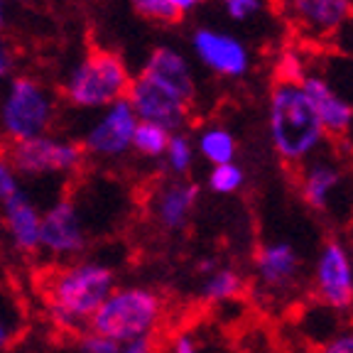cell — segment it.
Wrapping results in <instances>:
<instances>
[{
	"label": "cell",
	"instance_id": "cell-1",
	"mask_svg": "<svg viewBox=\"0 0 353 353\" xmlns=\"http://www.w3.org/2000/svg\"><path fill=\"white\" fill-rule=\"evenodd\" d=\"M113 285V270L94 260H81L57 270L47 277L44 287L52 324L59 331L81 336L83 331H88V321L96 314V309L116 290Z\"/></svg>",
	"mask_w": 353,
	"mask_h": 353
},
{
	"label": "cell",
	"instance_id": "cell-2",
	"mask_svg": "<svg viewBox=\"0 0 353 353\" xmlns=\"http://www.w3.org/2000/svg\"><path fill=\"white\" fill-rule=\"evenodd\" d=\"M268 132L275 154L287 165H304L321 150L326 132L299 83H275L268 99Z\"/></svg>",
	"mask_w": 353,
	"mask_h": 353
},
{
	"label": "cell",
	"instance_id": "cell-3",
	"mask_svg": "<svg viewBox=\"0 0 353 353\" xmlns=\"http://www.w3.org/2000/svg\"><path fill=\"white\" fill-rule=\"evenodd\" d=\"M162 319V299L148 287H123L103 299L88 321V331L116 343L150 339Z\"/></svg>",
	"mask_w": 353,
	"mask_h": 353
},
{
	"label": "cell",
	"instance_id": "cell-4",
	"mask_svg": "<svg viewBox=\"0 0 353 353\" xmlns=\"http://www.w3.org/2000/svg\"><path fill=\"white\" fill-rule=\"evenodd\" d=\"M132 74L123 57L113 52H91L69 69L61 86L66 103L83 110H103L125 99Z\"/></svg>",
	"mask_w": 353,
	"mask_h": 353
},
{
	"label": "cell",
	"instance_id": "cell-5",
	"mask_svg": "<svg viewBox=\"0 0 353 353\" xmlns=\"http://www.w3.org/2000/svg\"><path fill=\"white\" fill-rule=\"evenodd\" d=\"M54 96L44 83L30 77H17L8 86L0 105V128L10 143L47 135L54 121Z\"/></svg>",
	"mask_w": 353,
	"mask_h": 353
},
{
	"label": "cell",
	"instance_id": "cell-6",
	"mask_svg": "<svg viewBox=\"0 0 353 353\" xmlns=\"http://www.w3.org/2000/svg\"><path fill=\"white\" fill-rule=\"evenodd\" d=\"M83 157H86V152L79 143L52 138V135L8 143L6 150V160L10 162L15 174L25 176L77 172L83 165Z\"/></svg>",
	"mask_w": 353,
	"mask_h": 353
},
{
	"label": "cell",
	"instance_id": "cell-7",
	"mask_svg": "<svg viewBox=\"0 0 353 353\" xmlns=\"http://www.w3.org/2000/svg\"><path fill=\"white\" fill-rule=\"evenodd\" d=\"M192 52L199 64L221 79H243L253 66L248 44L223 30L196 28L192 34Z\"/></svg>",
	"mask_w": 353,
	"mask_h": 353
},
{
	"label": "cell",
	"instance_id": "cell-8",
	"mask_svg": "<svg viewBox=\"0 0 353 353\" xmlns=\"http://www.w3.org/2000/svg\"><path fill=\"white\" fill-rule=\"evenodd\" d=\"M135 128H138V118L128 101L121 99L105 105L101 116L86 128L81 148L83 152L101 157V160H116L130 150Z\"/></svg>",
	"mask_w": 353,
	"mask_h": 353
},
{
	"label": "cell",
	"instance_id": "cell-9",
	"mask_svg": "<svg viewBox=\"0 0 353 353\" xmlns=\"http://www.w3.org/2000/svg\"><path fill=\"white\" fill-rule=\"evenodd\" d=\"M125 101L138 121L154 123V125L165 128L167 132H184V128L189 123L192 105L167 94L165 88H160L157 83L145 79L143 74L132 77Z\"/></svg>",
	"mask_w": 353,
	"mask_h": 353
},
{
	"label": "cell",
	"instance_id": "cell-10",
	"mask_svg": "<svg viewBox=\"0 0 353 353\" xmlns=\"http://www.w3.org/2000/svg\"><path fill=\"white\" fill-rule=\"evenodd\" d=\"M314 294L329 309L353 304V258L341 241H329L314 263Z\"/></svg>",
	"mask_w": 353,
	"mask_h": 353
},
{
	"label": "cell",
	"instance_id": "cell-11",
	"mask_svg": "<svg viewBox=\"0 0 353 353\" xmlns=\"http://www.w3.org/2000/svg\"><path fill=\"white\" fill-rule=\"evenodd\" d=\"M287 20L299 37L329 42L353 17V0H282Z\"/></svg>",
	"mask_w": 353,
	"mask_h": 353
},
{
	"label": "cell",
	"instance_id": "cell-12",
	"mask_svg": "<svg viewBox=\"0 0 353 353\" xmlns=\"http://www.w3.org/2000/svg\"><path fill=\"white\" fill-rule=\"evenodd\" d=\"M86 245V233L79 209L72 199H57L54 204L42 214V226H39V248L57 258H69L77 255Z\"/></svg>",
	"mask_w": 353,
	"mask_h": 353
},
{
	"label": "cell",
	"instance_id": "cell-13",
	"mask_svg": "<svg viewBox=\"0 0 353 353\" xmlns=\"http://www.w3.org/2000/svg\"><path fill=\"white\" fill-rule=\"evenodd\" d=\"M299 88L307 96L309 105L314 108L316 118H319L321 128L326 135L334 138H346L348 130L353 125V103L346 96L339 91L324 74L307 72V77L302 79Z\"/></svg>",
	"mask_w": 353,
	"mask_h": 353
},
{
	"label": "cell",
	"instance_id": "cell-14",
	"mask_svg": "<svg viewBox=\"0 0 353 353\" xmlns=\"http://www.w3.org/2000/svg\"><path fill=\"white\" fill-rule=\"evenodd\" d=\"M140 74L189 105L196 96V79H194L192 64L182 52L170 47V44H162V47L150 52Z\"/></svg>",
	"mask_w": 353,
	"mask_h": 353
},
{
	"label": "cell",
	"instance_id": "cell-15",
	"mask_svg": "<svg viewBox=\"0 0 353 353\" xmlns=\"http://www.w3.org/2000/svg\"><path fill=\"white\" fill-rule=\"evenodd\" d=\"M299 270H302V260L292 243H265L255 253V277L268 292H282L287 287H292L299 277Z\"/></svg>",
	"mask_w": 353,
	"mask_h": 353
},
{
	"label": "cell",
	"instance_id": "cell-16",
	"mask_svg": "<svg viewBox=\"0 0 353 353\" xmlns=\"http://www.w3.org/2000/svg\"><path fill=\"white\" fill-rule=\"evenodd\" d=\"M3 219H6L10 241L20 253H34L39 250V226H42V211L32 204L28 194L17 189L8 201L0 204Z\"/></svg>",
	"mask_w": 353,
	"mask_h": 353
},
{
	"label": "cell",
	"instance_id": "cell-17",
	"mask_svg": "<svg viewBox=\"0 0 353 353\" xmlns=\"http://www.w3.org/2000/svg\"><path fill=\"white\" fill-rule=\"evenodd\" d=\"M346 172L341 165L331 160H309V165L302 170V179H299V192L307 206L314 211H326L336 201L339 192L343 187Z\"/></svg>",
	"mask_w": 353,
	"mask_h": 353
},
{
	"label": "cell",
	"instance_id": "cell-18",
	"mask_svg": "<svg viewBox=\"0 0 353 353\" xmlns=\"http://www.w3.org/2000/svg\"><path fill=\"white\" fill-rule=\"evenodd\" d=\"M199 189L196 184L187 179H172L162 184V189L154 194V216L160 221V226L167 231H179L187 226L189 216L196 206Z\"/></svg>",
	"mask_w": 353,
	"mask_h": 353
},
{
	"label": "cell",
	"instance_id": "cell-19",
	"mask_svg": "<svg viewBox=\"0 0 353 353\" xmlns=\"http://www.w3.org/2000/svg\"><path fill=\"white\" fill-rule=\"evenodd\" d=\"M194 148H196V154H201L211 167L236 162V154H238L236 135L223 125L201 128L196 140H194Z\"/></svg>",
	"mask_w": 353,
	"mask_h": 353
},
{
	"label": "cell",
	"instance_id": "cell-20",
	"mask_svg": "<svg viewBox=\"0 0 353 353\" xmlns=\"http://www.w3.org/2000/svg\"><path fill=\"white\" fill-rule=\"evenodd\" d=\"M243 292V277L231 268H219L211 275H206L201 285V297L211 304H226L233 302Z\"/></svg>",
	"mask_w": 353,
	"mask_h": 353
},
{
	"label": "cell",
	"instance_id": "cell-21",
	"mask_svg": "<svg viewBox=\"0 0 353 353\" xmlns=\"http://www.w3.org/2000/svg\"><path fill=\"white\" fill-rule=\"evenodd\" d=\"M170 135L172 132H167L165 128H160V125H154V123L138 121V128L132 132L130 150H135L145 160H162L167 143H170Z\"/></svg>",
	"mask_w": 353,
	"mask_h": 353
},
{
	"label": "cell",
	"instance_id": "cell-22",
	"mask_svg": "<svg viewBox=\"0 0 353 353\" xmlns=\"http://www.w3.org/2000/svg\"><path fill=\"white\" fill-rule=\"evenodd\" d=\"M162 160H165L167 170L174 172V174H179V179H182V176L192 170L194 160H196L194 140L189 138L187 132H172L165 154H162Z\"/></svg>",
	"mask_w": 353,
	"mask_h": 353
},
{
	"label": "cell",
	"instance_id": "cell-23",
	"mask_svg": "<svg viewBox=\"0 0 353 353\" xmlns=\"http://www.w3.org/2000/svg\"><path fill=\"white\" fill-rule=\"evenodd\" d=\"M209 189L214 194H236L238 189L245 184V172L236 162H228V165H216L209 172Z\"/></svg>",
	"mask_w": 353,
	"mask_h": 353
},
{
	"label": "cell",
	"instance_id": "cell-24",
	"mask_svg": "<svg viewBox=\"0 0 353 353\" xmlns=\"http://www.w3.org/2000/svg\"><path fill=\"white\" fill-rule=\"evenodd\" d=\"M130 3L140 15L148 17V20H152V22L167 25V22H174L176 17H179L174 10H172L170 0H130Z\"/></svg>",
	"mask_w": 353,
	"mask_h": 353
},
{
	"label": "cell",
	"instance_id": "cell-25",
	"mask_svg": "<svg viewBox=\"0 0 353 353\" xmlns=\"http://www.w3.org/2000/svg\"><path fill=\"white\" fill-rule=\"evenodd\" d=\"M307 77L302 59L294 52H287L277 61V83H302V79Z\"/></svg>",
	"mask_w": 353,
	"mask_h": 353
},
{
	"label": "cell",
	"instance_id": "cell-26",
	"mask_svg": "<svg viewBox=\"0 0 353 353\" xmlns=\"http://www.w3.org/2000/svg\"><path fill=\"white\" fill-rule=\"evenodd\" d=\"M221 3H223V10L228 12V17L236 22L250 20L265 8V0H221Z\"/></svg>",
	"mask_w": 353,
	"mask_h": 353
},
{
	"label": "cell",
	"instance_id": "cell-27",
	"mask_svg": "<svg viewBox=\"0 0 353 353\" xmlns=\"http://www.w3.org/2000/svg\"><path fill=\"white\" fill-rule=\"evenodd\" d=\"M79 348H81V353H118L121 343L110 341L101 334H94V331H83L79 336Z\"/></svg>",
	"mask_w": 353,
	"mask_h": 353
},
{
	"label": "cell",
	"instance_id": "cell-28",
	"mask_svg": "<svg viewBox=\"0 0 353 353\" xmlns=\"http://www.w3.org/2000/svg\"><path fill=\"white\" fill-rule=\"evenodd\" d=\"M17 189H20V182H17L15 170H12L10 162L0 154V204H3V201H8V199H10Z\"/></svg>",
	"mask_w": 353,
	"mask_h": 353
},
{
	"label": "cell",
	"instance_id": "cell-29",
	"mask_svg": "<svg viewBox=\"0 0 353 353\" xmlns=\"http://www.w3.org/2000/svg\"><path fill=\"white\" fill-rule=\"evenodd\" d=\"M17 336V324L15 314L6 307V302H0V351H6Z\"/></svg>",
	"mask_w": 353,
	"mask_h": 353
},
{
	"label": "cell",
	"instance_id": "cell-30",
	"mask_svg": "<svg viewBox=\"0 0 353 353\" xmlns=\"http://www.w3.org/2000/svg\"><path fill=\"white\" fill-rule=\"evenodd\" d=\"M331 42H334V47H336L343 57L353 59V17L339 30L336 34H334V37H331Z\"/></svg>",
	"mask_w": 353,
	"mask_h": 353
},
{
	"label": "cell",
	"instance_id": "cell-31",
	"mask_svg": "<svg viewBox=\"0 0 353 353\" xmlns=\"http://www.w3.org/2000/svg\"><path fill=\"white\" fill-rule=\"evenodd\" d=\"M319 353H353V331L334 336Z\"/></svg>",
	"mask_w": 353,
	"mask_h": 353
},
{
	"label": "cell",
	"instance_id": "cell-32",
	"mask_svg": "<svg viewBox=\"0 0 353 353\" xmlns=\"http://www.w3.org/2000/svg\"><path fill=\"white\" fill-rule=\"evenodd\" d=\"M12 66H15V54H12L10 44L0 37V79L10 77Z\"/></svg>",
	"mask_w": 353,
	"mask_h": 353
},
{
	"label": "cell",
	"instance_id": "cell-33",
	"mask_svg": "<svg viewBox=\"0 0 353 353\" xmlns=\"http://www.w3.org/2000/svg\"><path fill=\"white\" fill-rule=\"evenodd\" d=\"M170 353H199V343L192 334H179L172 343Z\"/></svg>",
	"mask_w": 353,
	"mask_h": 353
},
{
	"label": "cell",
	"instance_id": "cell-34",
	"mask_svg": "<svg viewBox=\"0 0 353 353\" xmlns=\"http://www.w3.org/2000/svg\"><path fill=\"white\" fill-rule=\"evenodd\" d=\"M118 353H154V346L150 339H138V341L123 343Z\"/></svg>",
	"mask_w": 353,
	"mask_h": 353
},
{
	"label": "cell",
	"instance_id": "cell-35",
	"mask_svg": "<svg viewBox=\"0 0 353 353\" xmlns=\"http://www.w3.org/2000/svg\"><path fill=\"white\" fill-rule=\"evenodd\" d=\"M201 3H206V0H170L172 10L176 12V15H184V12H192L196 10Z\"/></svg>",
	"mask_w": 353,
	"mask_h": 353
},
{
	"label": "cell",
	"instance_id": "cell-36",
	"mask_svg": "<svg viewBox=\"0 0 353 353\" xmlns=\"http://www.w3.org/2000/svg\"><path fill=\"white\" fill-rule=\"evenodd\" d=\"M214 270H219V263L214 258H206L199 263V272H204V275H211Z\"/></svg>",
	"mask_w": 353,
	"mask_h": 353
},
{
	"label": "cell",
	"instance_id": "cell-37",
	"mask_svg": "<svg viewBox=\"0 0 353 353\" xmlns=\"http://www.w3.org/2000/svg\"><path fill=\"white\" fill-rule=\"evenodd\" d=\"M6 22H8V10H6V3L0 0V30L6 28Z\"/></svg>",
	"mask_w": 353,
	"mask_h": 353
},
{
	"label": "cell",
	"instance_id": "cell-38",
	"mask_svg": "<svg viewBox=\"0 0 353 353\" xmlns=\"http://www.w3.org/2000/svg\"><path fill=\"white\" fill-rule=\"evenodd\" d=\"M3 3H25V0H3Z\"/></svg>",
	"mask_w": 353,
	"mask_h": 353
}]
</instances>
